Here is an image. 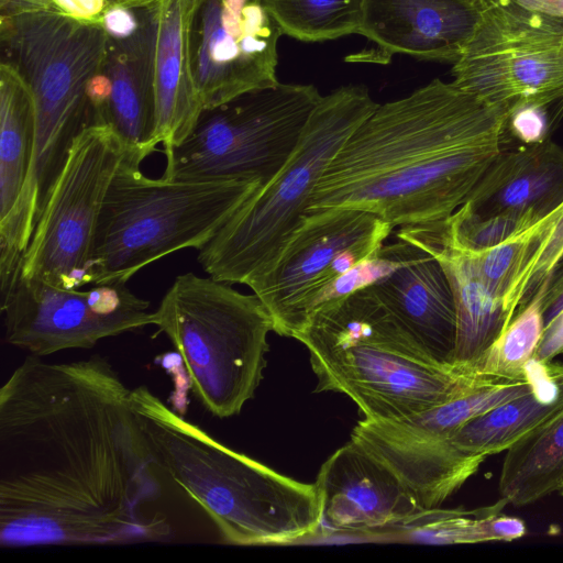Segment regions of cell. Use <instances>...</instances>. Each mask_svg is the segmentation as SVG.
Wrapping results in <instances>:
<instances>
[{
    "instance_id": "8992f818",
    "label": "cell",
    "mask_w": 563,
    "mask_h": 563,
    "mask_svg": "<svg viewBox=\"0 0 563 563\" xmlns=\"http://www.w3.org/2000/svg\"><path fill=\"white\" fill-rule=\"evenodd\" d=\"M124 155L104 195L92 247V285L126 284L174 252L200 251L262 186L253 180L150 178Z\"/></svg>"
},
{
    "instance_id": "7a4b0ae2",
    "label": "cell",
    "mask_w": 563,
    "mask_h": 563,
    "mask_svg": "<svg viewBox=\"0 0 563 563\" xmlns=\"http://www.w3.org/2000/svg\"><path fill=\"white\" fill-rule=\"evenodd\" d=\"M509 117L440 79L378 104L339 150L306 211L360 209L394 228L446 220L503 150Z\"/></svg>"
},
{
    "instance_id": "5b68a950",
    "label": "cell",
    "mask_w": 563,
    "mask_h": 563,
    "mask_svg": "<svg viewBox=\"0 0 563 563\" xmlns=\"http://www.w3.org/2000/svg\"><path fill=\"white\" fill-rule=\"evenodd\" d=\"M0 40L5 62L25 81L34 103L32 166L10 219L31 235L75 140L97 124L88 88L104 58L108 35L99 22L48 9L1 14Z\"/></svg>"
},
{
    "instance_id": "603a6c76",
    "label": "cell",
    "mask_w": 563,
    "mask_h": 563,
    "mask_svg": "<svg viewBox=\"0 0 563 563\" xmlns=\"http://www.w3.org/2000/svg\"><path fill=\"white\" fill-rule=\"evenodd\" d=\"M35 139L31 91L16 69L0 64V225L15 211L29 179Z\"/></svg>"
},
{
    "instance_id": "4fadbf2b",
    "label": "cell",
    "mask_w": 563,
    "mask_h": 563,
    "mask_svg": "<svg viewBox=\"0 0 563 563\" xmlns=\"http://www.w3.org/2000/svg\"><path fill=\"white\" fill-rule=\"evenodd\" d=\"M1 295L7 342L37 357L90 349L102 339L155 322L150 301L125 284L95 285L82 291L19 275Z\"/></svg>"
},
{
    "instance_id": "cb8c5ba5",
    "label": "cell",
    "mask_w": 563,
    "mask_h": 563,
    "mask_svg": "<svg viewBox=\"0 0 563 563\" xmlns=\"http://www.w3.org/2000/svg\"><path fill=\"white\" fill-rule=\"evenodd\" d=\"M563 486V409L516 441L501 464L498 492L508 505L525 507Z\"/></svg>"
},
{
    "instance_id": "2e32d148",
    "label": "cell",
    "mask_w": 563,
    "mask_h": 563,
    "mask_svg": "<svg viewBox=\"0 0 563 563\" xmlns=\"http://www.w3.org/2000/svg\"><path fill=\"white\" fill-rule=\"evenodd\" d=\"M314 484L321 526L338 531L404 528L427 510L388 465L352 439L322 464Z\"/></svg>"
},
{
    "instance_id": "e575fe53",
    "label": "cell",
    "mask_w": 563,
    "mask_h": 563,
    "mask_svg": "<svg viewBox=\"0 0 563 563\" xmlns=\"http://www.w3.org/2000/svg\"><path fill=\"white\" fill-rule=\"evenodd\" d=\"M559 494H560V496H562V497H563V486H562V487H561V489L559 490Z\"/></svg>"
},
{
    "instance_id": "ac0fdd59",
    "label": "cell",
    "mask_w": 563,
    "mask_h": 563,
    "mask_svg": "<svg viewBox=\"0 0 563 563\" xmlns=\"http://www.w3.org/2000/svg\"><path fill=\"white\" fill-rule=\"evenodd\" d=\"M398 240L399 263L368 286L434 362L455 368L456 307L448 276L430 253Z\"/></svg>"
},
{
    "instance_id": "d6986e66",
    "label": "cell",
    "mask_w": 563,
    "mask_h": 563,
    "mask_svg": "<svg viewBox=\"0 0 563 563\" xmlns=\"http://www.w3.org/2000/svg\"><path fill=\"white\" fill-rule=\"evenodd\" d=\"M563 203V147L545 137L501 150L459 208L486 219L507 217L531 224Z\"/></svg>"
},
{
    "instance_id": "6da1fadb",
    "label": "cell",
    "mask_w": 563,
    "mask_h": 563,
    "mask_svg": "<svg viewBox=\"0 0 563 563\" xmlns=\"http://www.w3.org/2000/svg\"><path fill=\"white\" fill-rule=\"evenodd\" d=\"M103 356L27 355L0 389V544H122L170 536L158 465Z\"/></svg>"
},
{
    "instance_id": "d6a6232c",
    "label": "cell",
    "mask_w": 563,
    "mask_h": 563,
    "mask_svg": "<svg viewBox=\"0 0 563 563\" xmlns=\"http://www.w3.org/2000/svg\"><path fill=\"white\" fill-rule=\"evenodd\" d=\"M521 7L550 15L563 16V0H514Z\"/></svg>"
},
{
    "instance_id": "1f68e13d",
    "label": "cell",
    "mask_w": 563,
    "mask_h": 563,
    "mask_svg": "<svg viewBox=\"0 0 563 563\" xmlns=\"http://www.w3.org/2000/svg\"><path fill=\"white\" fill-rule=\"evenodd\" d=\"M55 9L53 0H0L1 14Z\"/></svg>"
},
{
    "instance_id": "9c48e42d",
    "label": "cell",
    "mask_w": 563,
    "mask_h": 563,
    "mask_svg": "<svg viewBox=\"0 0 563 563\" xmlns=\"http://www.w3.org/2000/svg\"><path fill=\"white\" fill-rule=\"evenodd\" d=\"M321 97L313 85L278 82L202 110L189 133L164 148L162 177L265 185L294 152Z\"/></svg>"
},
{
    "instance_id": "d4e9b609",
    "label": "cell",
    "mask_w": 563,
    "mask_h": 563,
    "mask_svg": "<svg viewBox=\"0 0 563 563\" xmlns=\"http://www.w3.org/2000/svg\"><path fill=\"white\" fill-rule=\"evenodd\" d=\"M283 34L305 42L357 33L364 0H262Z\"/></svg>"
},
{
    "instance_id": "836d02e7",
    "label": "cell",
    "mask_w": 563,
    "mask_h": 563,
    "mask_svg": "<svg viewBox=\"0 0 563 563\" xmlns=\"http://www.w3.org/2000/svg\"><path fill=\"white\" fill-rule=\"evenodd\" d=\"M140 0H115V2H136Z\"/></svg>"
},
{
    "instance_id": "9a60e30c",
    "label": "cell",
    "mask_w": 563,
    "mask_h": 563,
    "mask_svg": "<svg viewBox=\"0 0 563 563\" xmlns=\"http://www.w3.org/2000/svg\"><path fill=\"white\" fill-rule=\"evenodd\" d=\"M137 29L108 36L106 55L88 95L97 123L109 124L125 151L145 158L156 151L154 45L156 0H141Z\"/></svg>"
},
{
    "instance_id": "52a82bcc",
    "label": "cell",
    "mask_w": 563,
    "mask_h": 563,
    "mask_svg": "<svg viewBox=\"0 0 563 563\" xmlns=\"http://www.w3.org/2000/svg\"><path fill=\"white\" fill-rule=\"evenodd\" d=\"M377 106L362 85L342 86L322 96L280 170L198 251L203 271L230 285L249 286L260 277L298 227L339 150Z\"/></svg>"
},
{
    "instance_id": "4dcf8cb0",
    "label": "cell",
    "mask_w": 563,
    "mask_h": 563,
    "mask_svg": "<svg viewBox=\"0 0 563 563\" xmlns=\"http://www.w3.org/2000/svg\"><path fill=\"white\" fill-rule=\"evenodd\" d=\"M563 353V309L544 327L534 357L539 361H553Z\"/></svg>"
},
{
    "instance_id": "4316f807",
    "label": "cell",
    "mask_w": 563,
    "mask_h": 563,
    "mask_svg": "<svg viewBox=\"0 0 563 563\" xmlns=\"http://www.w3.org/2000/svg\"><path fill=\"white\" fill-rule=\"evenodd\" d=\"M562 256L563 203L532 225L526 260L504 300L509 322L549 278Z\"/></svg>"
},
{
    "instance_id": "7c38bea8",
    "label": "cell",
    "mask_w": 563,
    "mask_h": 563,
    "mask_svg": "<svg viewBox=\"0 0 563 563\" xmlns=\"http://www.w3.org/2000/svg\"><path fill=\"white\" fill-rule=\"evenodd\" d=\"M124 152L106 123L77 136L23 255L20 277L71 290L92 283L97 221Z\"/></svg>"
},
{
    "instance_id": "ffe728a7",
    "label": "cell",
    "mask_w": 563,
    "mask_h": 563,
    "mask_svg": "<svg viewBox=\"0 0 563 563\" xmlns=\"http://www.w3.org/2000/svg\"><path fill=\"white\" fill-rule=\"evenodd\" d=\"M396 236L427 251L442 265L456 307L453 366L479 376L474 373L475 365L510 324L503 303L489 292L468 251L452 238L445 220L400 227Z\"/></svg>"
},
{
    "instance_id": "f546056e",
    "label": "cell",
    "mask_w": 563,
    "mask_h": 563,
    "mask_svg": "<svg viewBox=\"0 0 563 563\" xmlns=\"http://www.w3.org/2000/svg\"><path fill=\"white\" fill-rule=\"evenodd\" d=\"M563 309V256L547 279L543 295L544 327Z\"/></svg>"
},
{
    "instance_id": "277c9868",
    "label": "cell",
    "mask_w": 563,
    "mask_h": 563,
    "mask_svg": "<svg viewBox=\"0 0 563 563\" xmlns=\"http://www.w3.org/2000/svg\"><path fill=\"white\" fill-rule=\"evenodd\" d=\"M294 339L309 352L316 391L346 395L366 419L411 416L499 382L434 362L369 286L323 307Z\"/></svg>"
},
{
    "instance_id": "8fae6325",
    "label": "cell",
    "mask_w": 563,
    "mask_h": 563,
    "mask_svg": "<svg viewBox=\"0 0 563 563\" xmlns=\"http://www.w3.org/2000/svg\"><path fill=\"white\" fill-rule=\"evenodd\" d=\"M394 227L353 208L306 211L269 267L249 287L272 317L274 331L295 338L338 278L374 257Z\"/></svg>"
},
{
    "instance_id": "484cf974",
    "label": "cell",
    "mask_w": 563,
    "mask_h": 563,
    "mask_svg": "<svg viewBox=\"0 0 563 563\" xmlns=\"http://www.w3.org/2000/svg\"><path fill=\"white\" fill-rule=\"evenodd\" d=\"M545 288L547 280L487 349L474 367L476 375L499 380H517L528 376V364L534 357L544 330Z\"/></svg>"
},
{
    "instance_id": "e0dca14e",
    "label": "cell",
    "mask_w": 563,
    "mask_h": 563,
    "mask_svg": "<svg viewBox=\"0 0 563 563\" xmlns=\"http://www.w3.org/2000/svg\"><path fill=\"white\" fill-rule=\"evenodd\" d=\"M481 18V0H364L361 34L382 49L456 63Z\"/></svg>"
},
{
    "instance_id": "ba28073f",
    "label": "cell",
    "mask_w": 563,
    "mask_h": 563,
    "mask_svg": "<svg viewBox=\"0 0 563 563\" xmlns=\"http://www.w3.org/2000/svg\"><path fill=\"white\" fill-rule=\"evenodd\" d=\"M185 366L199 402L213 416L239 415L266 367L271 314L253 295L194 273L178 275L154 311Z\"/></svg>"
},
{
    "instance_id": "30bf717a",
    "label": "cell",
    "mask_w": 563,
    "mask_h": 563,
    "mask_svg": "<svg viewBox=\"0 0 563 563\" xmlns=\"http://www.w3.org/2000/svg\"><path fill=\"white\" fill-rule=\"evenodd\" d=\"M453 82L490 103L563 111V16L514 0H481V18L453 64Z\"/></svg>"
},
{
    "instance_id": "7402d4cb",
    "label": "cell",
    "mask_w": 563,
    "mask_h": 563,
    "mask_svg": "<svg viewBox=\"0 0 563 563\" xmlns=\"http://www.w3.org/2000/svg\"><path fill=\"white\" fill-rule=\"evenodd\" d=\"M563 409V364L551 361L536 388L471 419L451 437L456 448L489 456Z\"/></svg>"
},
{
    "instance_id": "44dd1931",
    "label": "cell",
    "mask_w": 563,
    "mask_h": 563,
    "mask_svg": "<svg viewBox=\"0 0 563 563\" xmlns=\"http://www.w3.org/2000/svg\"><path fill=\"white\" fill-rule=\"evenodd\" d=\"M198 1L156 0L154 141L164 148L179 143L202 111L190 56V27Z\"/></svg>"
},
{
    "instance_id": "3957f363",
    "label": "cell",
    "mask_w": 563,
    "mask_h": 563,
    "mask_svg": "<svg viewBox=\"0 0 563 563\" xmlns=\"http://www.w3.org/2000/svg\"><path fill=\"white\" fill-rule=\"evenodd\" d=\"M131 397L158 467L203 508L225 542L295 543L321 528L314 483L224 446L145 386L133 388Z\"/></svg>"
},
{
    "instance_id": "5bb4252c",
    "label": "cell",
    "mask_w": 563,
    "mask_h": 563,
    "mask_svg": "<svg viewBox=\"0 0 563 563\" xmlns=\"http://www.w3.org/2000/svg\"><path fill=\"white\" fill-rule=\"evenodd\" d=\"M282 34L262 0H199L190 27V56L202 110L278 84Z\"/></svg>"
},
{
    "instance_id": "f1b7e54d",
    "label": "cell",
    "mask_w": 563,
    "mask_h": 563,
    "mask_svg": "<svg viewBox=\"0 0 563 563\" xmlns=\"http://www.w3.org/2000/svg\"><path fill=\"white\" fill-rule=\"evenodd\" d=\"M548 110L523 107L510 113L507 129L526 143L545 139Z\"/></svg>"
},
{
    "instance_id": "83f0119b",
    "label": "cell",
    "mask_w": 563,
    "mask_h": 563,
    "mask_svg": "<svg viewBox=\"0 0 563 563\" xmlns=\"http://www.w3.org/2000/svg\"><path fill=\"white\" fill-rule=\"evenodd\" d=\"M508 505L499 498L494 505L476 509H429L407 525L423 541L438 544L497 541L495 517Z\"/></svg>"
},
{
    "instance_id": "d590c367",
    "label": "cell",
    "mask_w": 563,
    "mask_h": 563,
    "mask_svg": "<svg viewBox=\"0 0 563 563\" xmlns=\"http://www.w3.org/2000/svg\"><path fill=\"white\" fill-rule=\"evenodd\" d=\"M113 2L117 3L115 0H113Z\"/></svg>"
}]
</instances>
